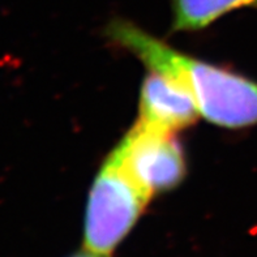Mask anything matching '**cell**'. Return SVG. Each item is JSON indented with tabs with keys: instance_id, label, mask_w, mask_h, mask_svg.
Masks as SVG:
<instances>
[{
	"instance_id": "7a4b0ae2",
	"label": "cell",
	"mask_w": 257,
	"mask_h": 257,
	"mask_svg": "<svg viewBox=\"0 0 257 257\" xmlns=\"http://www.w3.org/2000/svg\"><path fill=\"white\" fill-rule=\"evenodd\" d=\"M150 200L115 157L108 154L89 191L84 218L85 249L111 257L132 231Z\"/></svg>"
},
{
	"instance_id": "3957f363",
	"label": "cell",
	"mask_w": 257,
	"mask_h": 257,
	"mask_svg": "<svg viewBox=\"0 0 257 257\" xmlns=\"http://www.w3.org/2000/svg\"><path fill=\"white\" fill-rule=\"evenodd\" d=\"M111 154L150 199L179 187L187 161L176 132L137 120Z\"/></svg>"
},
{
	"instance_id": "6da1fadb",
	"label": "cell",
	"mask_w": 257,
	"mask_h": 257,
	"mask_svg": "<svg viewBox=\"0 0 257 257\" xmlns=\"http://www.w3.org/2000/svg\"><path fill=\"white\" fill-rule=\"evenodd\" d=\"M106 36L136 56L148 69L179 80L195 99L200 115L209 123L227 130L257 124V82L251 78L183 54L127 20H112Z\"/></svg>"
},
{
	"instance_id": "5b68a950",
	"label": "cell",
	"mask_w": 257,
	"mask_h": 257,
	"mask_svg": "<svg viewBox=\"0 0 257 257\" xmlns=\"http://www.w3.org/2000/svg\"><path fill=\"white\" fill-rule=\"evenodd\" d=\"M170 3L174 32H197L235 10H257V0H170Z\"/></svg>"
},
{
	"instance_id": "277c9868",
	"label": "cell",
	"mask_w": 257,
	"mask_h": 257,
	"mask_svg": "<svg viewBox=\"0 0 257 257\" xmlns=\"http://www.w3.org/2000/svg\"><path fill=\"white\" fill-rule=\"evenodd\" d=\"M200 116L195 99L179 80L149 69L141 84L137 120L178 132L193 125Z\"/></svg>"
},
{
	"instance_id": "8992f818",
	"label": "cell",
	"mask_w": 257,
	"mask_h": 257,
	"mask_svg": "<svg viewBox=\"0 0 257 257\" xmlns=\"http://www.w3.org/2000/svg\"><path fill=\"white\" fill-rule=\"evenodd\" d=\"M69 257H108V256H102V254L94 253V252L88 251V249H85V248H84L82 251L75 252V253L71 254Z\"/></svg>"
}]
</instances>
